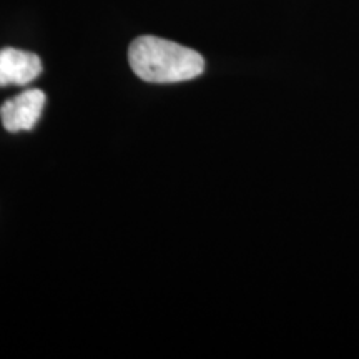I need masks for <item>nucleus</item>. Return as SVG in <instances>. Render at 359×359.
I'll return each mask as SVG.
<instances>
[{
	"instance_id": "3",
	"label": "nucleus",
	"mask_w": 359,
	"mask_h": 359,
	"mask_svg": "<svg viewBox=\"0 0 359 359\" xmlns=\"http://www.w3.org/2000/svg\"><path fill=\"white\" fill-rule=\"evenodd\" d=\"M40 72H42V62L35 53L12 47L0 50V87L27 85L34 82Z\"/></svg>"
},
{
	"instance_id": "2",
	"label": "nucleus",
	"mask_w": 359,
	"mask_h": 359,
	"mask_svg": "<svg viewBox=\"0 0 359 359\" xmlns=\"http://www.w3.org/2000/svg\"><path fill=\"white\" fill-rule=\"evenodd\" d=\"M47 102L42 90H25L20 95L11 98L0 107V118L8 132H22L32 130L39 122L40 115Z\"/></svg>"
},
{
	"instance_id": "1",
	"label": "nucleus",
	"mask_w": 359,
	"mask_h": 359,
	"mask_svg": "<svg viewBox=\"0 0 359 359\" xmlns=\"http://www.w3.org/2000/svg\"><path fill=\"white\" fill-rule=\"evenodd\" d=\"M135 74L151 83H177L203 74L205 60L198 52L154 35L135 39L128 48Z\"/></svg>"
}]
</instances>
